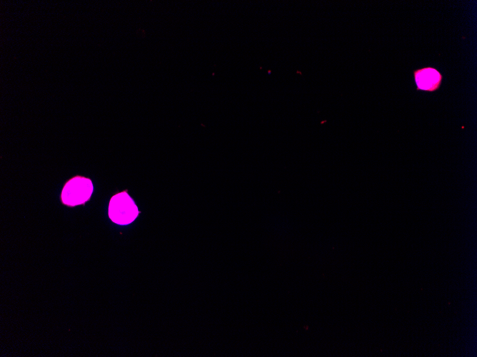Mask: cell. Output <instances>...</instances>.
<instances>
[{"mask_svg":"<svg viewBox=\"0 0 477 357\" xmlns=\"http://www.w3.org/2000/svg\"><path fill=\"white\" fill-rule=\"evenodd\" d=\"M413 75L418 91H436L440 88L443 78L439 71L431 66L413 70Z\"/></svg>","mask_w":477,"mask_h":357,"instance_id":"obj_3","label":"cell"},{"mask_svg":"<svg viewBox=\"0 0 477 357\" xmlns=\"http://www.w3.org/2000/svg\"><path fill=\"white\" fill-rule=\"evenodd\" d=\"M94 190L91 180L83 176H75L68 180L61 193L63 204L74 207L87 202Z\"/></svg>","mask_w":477,"mask_h":357,"instance_id":"obj_1","label":"cell"},{"mask_svg":"<svg viewBox=\"0 0 477 357\" xmlns=\"http://www.w3.org/2000/svg\"><path fill=\"white\" fill-rule=\"evenodd\" d=\"M139 212L134 201L126 191L114 195L109 205V217L112 222L120 225L131 223Z\"/></svg>","mask_w":477,"mask_h":357,"instance_id":"obj_2","label":"cell"}]
</instances>
